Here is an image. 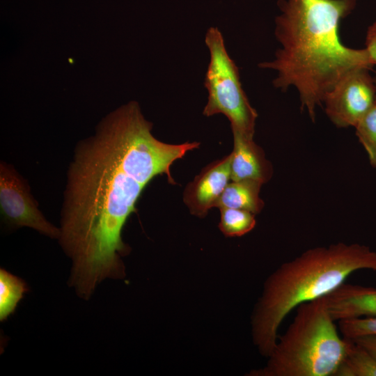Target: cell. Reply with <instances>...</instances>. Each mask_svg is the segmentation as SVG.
<instances>
[{"label":"cell","mask_w":376,"mask_h":376,"mask_svg":"<svg viewBox=\"0 0 376 376\" xmlns=\"http://www.w3.org/2000/svg\"><path fill=\"white\" fill-rule=\"evenodd\" d=\"M152 124L136 102L108 115L95 135L77 146L68 171L58 240L72 260L70 279L89 298L105 279H123L120 259L129 251L122 230L144 187L200 146L169 144L152 134Z\"/></svg>","instance_id":"1"},{"label":"cell","mask_w":376,"mask_h":376,"mask_svg":"<svg viewBox=\"0 0 376 376\" xmlns=\"http://www.w3.org/2000/svg\"><path fill=\"white\" fill-rule=\"evenodd\" d=\"M357 0H279L275 36L281 47L272 61L258 65L277 72L276 88L295 87L301 109L314 120L315 109L348 72L373 64L364 49L344 45L338 30Z\"/></svg>","instance_id":"2"},{"label":"cell","mask_w":376,"mask_h":376,"mask_svg":"<svg viewBox=\"0 0 376 376\" xmlns=\"http://www.w3.org/2000/svg\"><path fill=\"white\" fill-rule=\"evenodd\" d=\"M360 269L376 272V251L357 243L314 247L283 263L265 283L252 315L259 352L270 355L281 324L294 308L325 296Z\"/></svg>","instance_id":"3"},{"label":"cell","mask_w":376,"mask_h":376,"mask_svg":"<svg viewBox=\"0 0 376 376\" xmlns=\"http://www.w3.org/2000/svg\"><path fill=\"white\" fill-rule=\"evenodd\" d=\"M267 365L251 376H334L352 340L340 338L324 297L303 303Z\"/></svg>","instance_id":"4"},{"label":"cell","mask_w":376,"mask_h":376,"mask_svg":"<svg viewBox=\"0 0 376 376\" xmlns=\"http://www.w3.org/2000/svg\"><path fill=\"white\" fill-rule=\"evenodd\" d=\"M205 42L210 62L204 80L207 102L203 113L205 116L224 114L230 122L232 131L253 139L258 113L242 87L238 68L230 57L218 28L207 30Z\"/></svg>","instance_id":"5"},{"label":"cell","mask_w":376,"mask_h":376,"mask_svg":"<svg viewBox=\"0 0 376 376\" xmlns=\"http://www.w3.org/2000/svg\"><path fill=\"white\" fill-rule=\"evenodd\" d=\"M370 70H352L326 95V113L338 127H355L375 104L376 81Z\"/></svg>","instance_id":"6"},{"label":"cell","mask_w":376,"mask_h":376,"mask_svg":"<svg viewBox=\"0 0 376 376\" xmlns=\"http://www.w3.org/2000/svg\"><path fill=\"white\" fill-rule=\"evenodd\" d=\"M0 209L4 221L10 226L29 227L51 238H59L60 228L45 218L26 183L5 163L0 166Z\"/></svg>","instance_id":"7"},{"label":"cell","mask_w":376,"mask_h":376,"mask_svg":"<svg viewBox=\"0 0 376 376\" xmlns=\"http://www.w3.org/2000/svg\"><path fill=\"white\" fill-rule=\"evenodd\" d=\"M231 154L206 166L184 191L183 201L190 212L204 217L217 203L230 179Z\"/></svg>","instance_id":"8"},{"label":"cell","mask_w":376,"mask_h":376,"mask_svg":"<svg viewBox=\"0 0 376 376\" xmlns=\"http://www.w3.org/2000/svg\"><path fill=\"white\" fill-rule=\"evenodd\" d=\"M335 321L376 317V288L343 283L324 296Z\"/></svg>","instance_id":"9"},{"label":"cell","mask_w":376,"mask_h":376,"mask_svg":"<svg viewBox=\"0 0 376 376\" xmlns=\"http://www.w3.org/2000/svg\"><path fill=\"white\" fill-rule=\"evenodd\" d=\"M232 132L234 143L230 153V180H252L262 184L267 182L272 176L273 169L263 150L253 139L237 131Z\"/></svg>","instance_id":"10"},{"label":"cell","mask_w":376,"mask_h":376,"mask_svg":"<svg viewBox=\"0 0 376 376\" xmlns=\"http://www.w3.org/2000/svg\"><path fill=\"white\" fill-rule=\"evenodd\" d=\"M262 185L252 180L228 182L217 207L241 209L258 214L264 207V202L259 196Z\"/></svg>","instance_id":"11"},{"label":"cell","mask_w":376,"mask_h":376,"mask_svg":"<svg viewBox=\"0 0 376 376\" xmlns=\"http://www.w3.org/2000/svg\"><path fill=\"white\" fill-rule=\"evenodd\" d=\"M334 376H376V359L352 340Z\"/></svg>","instance_id":"12"},{"label":"cell","mask_w":376,"mask_h":376,"mask_svg":"<svg viewBox=\"0 0 376 376\" xmlns=\"http://www.w3.org/2000/svg\"><path fill=\"white\" fill-rule=\"evenodd\" d=\"M27 290L23 280L5 269L0 271V320L3 321L15 310Z\"/></svg>","instance_id":"13"},{"label":"cell","mask_w":376,"mask_h":376,"mask_svg":"<svg viewBox=\"0 0 376 376\" xmlns=\"http://www.w3.org/2000/svg\"><path fill=\"white\" fill-rule=\"evenodd\" d=\"M220 230L228 237H240L250 232L256 226L255 214L251 212L230 207L219 208Z\"/></svg>","instance_id":"14"},{"label":"cell","mask_w":376,"mask_h":376,"mask_svg":"<svg viewBox=\"0 0 376 376\" xmlns=\"http://www.w3.org/2000/svg\"><path fill=\"white\" fill-rule=\"evenodd\" d=\"M354 127L371 166L376 167V101Z\"/></svg>","instance_id":"15"},{"label":"cell","mask_w":376,"mask_h":376,"mask_svg":"<svg viewBox=\"0 0 376 376\" xmlns=\"http://www.w3.org/2000/svg\"><path fill=\"white\" fill-rule=\"evenodd\" d=\"M338 322V329L343 336L349 339L376 335V317L359 318Z\"/></svg>","instance_id":"16"},{"label":"cell","mask_w":376,"mask_h":376,"mask_svg":"<svg viewBox=\"0 0 376 376\" xmlns=\"http://www.w3.org/2000/svg\"><path fill=\"white\" fill-rule=\"evenodd\" d=\"M365 49L373 65H376V22L368 28Z\"/></svg>","instance_id":"17"},{"label":"cell","mask_w":376,"mask_h":376,"mask_svg":"<svg viewBox=\"0 0 376 376\" xmlns=\"http://www.w3.org/2000/svg\"><path fill=\"white\" fill-rule=\"evenodd\" d=\"M352 340L363 347L376 359V335H367Z\"/></svg>","instance_id":"18"}]
</instances>
